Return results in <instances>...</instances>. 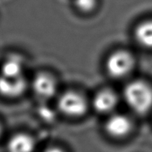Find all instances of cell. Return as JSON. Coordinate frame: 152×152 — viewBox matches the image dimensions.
I'll use <instances>...</instances> for the list:
<instances>
[{
    "label": "cell",
    "instance_id": "3",
    "mask_svg": "<svg viewBox=\"0 0 152 152\" xmlns=\"http://www.w3.org/2000/svg\"><path fill=\"white\" fill-rule=\"evenodd\" d=\"M57 106L60 111L70 117H79L86 112L87 102L80 93L69 91L64 93L60 96Z\"/></svg>",
    "mask_w": 152,
    "mask_h": 152
},
{
    "label": "cell",
    "instance_id": "4",
    "mask_svg": "<svg viewBox=\"0 0 152 152\" xmlns=\"http://www.w3.org/2000/svg\"><path fill=\"white\" fill-rule=\"evenodd\" d=\"M32 88L39 97L42 99H50L56 94L57 84L53 75L42 72L34 78Z\"/></svg>",
    "mask_w": 152,
    "mask_h": 152
},
{
    "label": "cell",
    "instance_id": "8",
    "mask_svg": "<svg viewBox=\"0 0 152 152\" xmlns=\"http://www.w3.org/2000/svg\"><path fill=\"white\" fill-rule=\"evenodd\" d=\"M25 61L19 54L7 56L1 66V75L7 78H18L23 75Z\"/></svg>",
    "mask_w": 152,
    "mask_h": 152
},
{
    "label": "cell",
    "instance_id": "12",
    "mask_svg": "<svg viewBox=\"0 0 152 152\" xmlns=\"http://www.w3.org/2000/svg\"><path fill=\"white\" fill-rule=\"evenodd\" d=\"M44 152H65L63 150H61L59 147H56V146H52V147H48L47 148Z\"/></svg>",
    "mask_w": 152,
    "mask_h": 152
},
{
    "label": "cell",
    "instance_id": "9",
    "mask_svg": "<svg viewBox=\"0 0 152 152\" xmlns=\"http://www.w3.org/2000/svg\"><path fill=\"white\" fill-rule=\"evenodd\" d=\"M118 103L116 94L110 90H102L93 98V107L101 114H108L115 109Z\"/></svg>",
    "mask_w": 152,
    "mask_h": 152
},
{
    "label": "cell",
    "instance_id": "1",
    "mask_svg": "<svg viewBox=\"0 0 152 152\" xmlns=\"http://www.w3.org/2000/svg\"><path fill=\"white\" fill-rule=\"evenodd\" d=\"M126 103L137 114H145L152 108V88L142 80L129 83L124 88Z\"/></svg>",
    "mask_w": 152,
    "mask_h": 152
},
{
    "label": "cell",
    "instance_id": "11",
    "mask_svg": "<svg viewBox=\"0 0 152 152\" xmlns=\"http://www.w3.org/2000/svg\"><path fill=\"white\" fill-rule=\"evenodd\" d=\"M96 0H75V4L82 12H90L95 7Z\"/></svg>",
    "mask_w": 152,
    "mask_h": 152
},
{
    "label": "cell",
    "instance_id": "5",
    "mask_svg": "<svg viewBox=\"0 0 152 152\" xmlns=\"http://www.w3.org/2000/svg\"><path fill=\"white\" fill-rule=\"evenodd\" d=\"M28 82L21 76L18 78H7L0 75V95L7 98H17L26 91Z\"/></svg>",
    "mask_w": 152,
    "mask_h": 152
},
{
    "label": "cell",
    "instance_id": "13",
    "mask_svg": "<svg viewBox=\"0 0 152 152\" xmlns=\"http://www.w3.org/2000/svg\"><path fill=\"white\" fill-rule=\"evenodd\" d=\"M2 132H3V127H2L1 124H0V136L2 134Z\"/></svg>",
    "mask_w": 152,
    "mask_h": 152
},
{
    "label": "cell",
    "instance_id": "6",
    "mask_svg": "<svg viewBox=\"0 0 152 152\" xmlns=\"http://www.w3.org/2000/svg\"><path fill=\"white\" fill-rule=\"evenodd\" d=\"M132 122L129 117L122 114H115L106 121L105 129L106 132L115 138L124 137L132 130Z\"/></svg>",
    "mask_w": 152,
    "mask_h": 152
},
{
    "label": "cell",
    "instance_id": "2",
    "mask_svg": "<svg viewBox=\"0 0 152 152\" xmlns=\"http://www.w3.org/2000/svg\"><path fill=\"white\" fill-rule=\"evenodd\" d=\"M106 70L114 78H123L132 71L134 66V58L126 51L113 53L106 61Z\"/></svg>",
    "mask_w": 152,
    "mask_h": 152
},
{
    "label": "cell",
    "instance_id": "7",
    "mask_svg": "<svg viewBox=\"0 0 152 152\" xmlns=\"http://www.w3.org/2000/svg\"><path fill=\"white\" fill-rule=\"evenodd\" d=\"M35 141L32 136L24 132L13 135L7 142V152H34L35 150Z\"/></svg>",
    "mask_w": 152,
    "mask_h": 152
},
{
    "label": "cell",
    "instance_id": "10",
    "mask_svg": "<svg viewBox=\"0 0 152 152\" xmlns=\"http://www.w3.org/2000/svg\"><path fill=\"white\" fill-rule=\"evenodd\" d=\"M135 36L142 46L152 48V20L140 24L135 30Z\"/></svg>",
    "mask_w": 152,
    "mask_h": 152
}]
</instances>
